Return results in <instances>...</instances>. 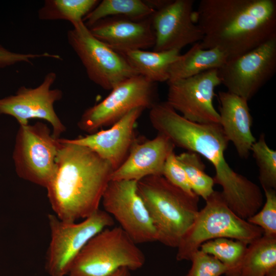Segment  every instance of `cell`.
I'll use <instances>...</instances> for the list:
<instances>
[{
  "label": "cell",
  "instance_id": "cell-1",
  "mask_svg": "<svg viewBox=\"0 0 276 276\" xmlns=\"http://www.w3.org/2000/svg\"><path fill=\"white\" fill-rule=\"evenodd\" d=\"M150 109V123L158 133L175 147L197 153L212 164L215 183L222 187L225 201L236 214L247 220L259 211L263 204L261 190L226 162L224 154L229 141L220 124L190 121L166 102H158Z\"/></svg>",
  "mask_w": 276,
  "mask_h": 276
},
{
  "label": "cell",
  "instance_id": "cell-2",
  "mask_svg": "<svg viewBox=\"0 0 276 276\" xmlns=\"http://www.w3.org/2000/svg\"><path fill=\"white\" fill-rule=\"evenodd\" d=\"M193 18L202 48L218 49L227 60L276 37L275 0H201Z\"/></svg>",
  "mask_w": 276,
  "mask_h": 276
},
{
  "label": "cell",
  "instance_id": "cell-3",
  "mask_svg": "<svg viewBox=\"0 0 276 276\" xmlns=\"http://www.w3.org/2000/svg\"><path fill=\"white\" fill-rule=\"evenodd\" d=\"M53 176L47 187L55 215L65 222L84 219L99 209L114 170L90 149L59 139Z\"/></svg>",
  "mask_w": 276,
  "mask_h": 276
},
{
  "label": "cell",
  "instance_id": "cell-4",
  "mask_svg": "<svg viewBox=\"0 0 276 276\" xmlns=\"http://www.w3.org/2000/svg\"><path fill=\"white\" fill-rule=\"evenodd\" d=\"M137 189L155 228L157 241L177 248L198 214L199 197L186 193L162 175L137 181Z\"/></svg>",
  "mask_w": 276,
  "mask_h": 276
},
{
  "label": "cell",
  "instance_id": "cell-5",
  "mask_svg": "<svg viewBox=\"0 0 276 276\" xmlns=\"http://www.w3.org/2000/svg\"><path fill=\"white\" fill-rule=\"evenodd\" d=\"M191 226L177 247L176 259L190 261L204 242L226 238L249 244L263 235V230L236 214L228 206L221 192L214 191L205 200Z\"/></svg>",
  "mask_w": 276,
  "mask_h": 276
},
{
  "label": "cell",
  "instance_id": "cell-6",
  "mask_svg": "<svg viewBox=\"0 0 276 276\" xmlns=\"http://www.w3.org/2000/svg\"><path fill=\"white\" fill-rule=\"evenodd\" d=\"M119 226L106 228L92 237L75 259L68 276H110L119 269L142 268L143 251Z\"/></svg>",
  "mask_w": 276,
  "mask_h": 276
},
{
  "label": "cell",
  "instance_id": "cell-7",
  "mask_svg": "<svg viewBox=\"0 0 276 276\" xmlns=\"http://www.w3.org/2000/svg\"><path fill=\"white\" fill-rule=\"evenodd\" d=\"M50 241L45 269L49 276H66L76 257L88 241L103 229L112 227L113 218L99 209L80 222H65L55 215L48 216Z\"/></svg>",
  "mask_w": 276,
  "mask_h": 276
},
{
  "label": "cell",
  "instance_id": "cell-8",
  "mask_svg": "<svg viewBox=\"0 0 276 276\" xmlns=\"http://www.w3.org/2000/svg\"><path fill=\"white\" fill-rule=\"evenodd\" d=\"M59 139L42 122L19 125L12 154L17 176L46 189L54 174Z\"/></svg>",
  "mask_w": 276,
  "mask_h": 276
},
{
  "label": "cell",
  "instance_id": "cell-9",
  "mask_svg": "<svg viewBox=\"0 0 276 276\" xmlns=\"http://www.w3.org/2000/svg\"><path fill=\"white\" fill-rule=\"evenodd\" d=\"M100 103L87 108L78 122L79 128L89 134L112 126L131 110L150 109L158 103L156 83L136 75L119 83Z\"/></svg>",
  "mask_w": 276,
  "mask_h": 276
},
{
  "label": "cell",
  "instance_id": "cell-10",
  "mask_svg": "<svg viewBox=\"0 0 276 276\" xmlns=\"http://www.w3.org/2000/svg\"><path fill=\"white\" fill-rule=\"evenodd\" d=\"M67 38L89 79L102 88L111 90L139 75L120 53L95 37L84 22L68 30Z\"/></svg>",
  "mask_w": 276,
  "mask_h": 276
},
{
  "label": "cell",
  "instance_id": "cell-11",
  "mask_svg": "<svg viewBox=\"0 0 276 276\" xmlns=\"http://www.w3.org/2000/svg\"><path fill=\"white\" fill-rule=\"evenodd\" d=\"M227 91L250 100L276 71V37L229 59L217 69Z\"/></svg>",
  "mask_w": 276,
  "mask_h": 276
},
{
  "label": "cell",
  "instance_id": "cell-12",
  "mask_svg": "<svg viewBox=\"0 0 276 276\" xmlns=\"http://www.w3.org/2000/svg\"><path fill=\"white\" fill-rule=\"evenodd\" d=\"M101 201L104 211L135 243L157 241L155 228L137 192V181L110 180Z\"/></svg>",
  "mask_w": 276,
  "mask_h": 276
},
{
  "label": "cell",
  "instance_id": "cell-13",
  "mask_svg": "<svg viewBox=\"0 0 276 276\" xmlns=\"http://www.w3.org/2000/svg\"><path fill=\"white\" fill-rule=\"evenodd\" d=\"M167 83L166 102L183 117L199 123L220 124L219 114L213 104L215 87L221 84L217 69Z\"/></svg>",
  "mask_w": 276,
  "mask_h": 276
},
{
  "label": "cell",
  "instance_id": "cell-14",
  "mask_svg": "<svg viewBox=\"0 0 276 276\" xmlns=\"http://www.w3.org/2000/svg\"><path fill=\"white\" fill-rule=\"evenodd\" d=\"M56 78V74L50 72L38 86H22L14 95L0 99V114L14 118L19 125L29 124V120L32 119L45 120L52 125L53 136L59 139L66 127L54 108V103L63 96L60 89L51 88Z\"/></svg>",
  "mask_w": 276,
  "mask_h": 276
},
{
  "label": "cell",
  "instance_id": "cell-15",
  "mask_svg": "<svg viewBox=\"0 0 276 276\" xmlns=\"http://www.w3.org/2000/svg\"><path fill=\"white\" fill-rule=\"evenodd\" d=\"M193 0H174L151 16L155 35L153 51L180 50L200 42L203 33L193 18Z\"/></svg>",
  "mask_w": 276,
  "mask_h": 276
},
{
  "label": "cell",
  "instance_id": "cell-16",
  "mask_svg": "<svg viewBox=\"0 0 276 276\" xmlns=\"http://www.w3.org/2000/svg\"><path fill=\"white\" fill-rule=\"evenodd\" d=\"M145 109L131 110L106 130L66 139L69 143L86 147L108 162L114 170L127 158L134 141V131L137 119Z\"/></svg>",
  "mask_w": 276,
  "mask_h": 276
},
{
  "label": "cell",
  "instance_id": "cell-17",
  "mask_svg": "<svg viewBox=\"0 0 276 276\" xmlns=\"http://www.w3.org/2000/svg\"><path fill=\"white\" fill-rule=\"evenodd\" d=\"M151 16L140 20L107 17L88 28L95 37L119 53L144 50L153 47L155 43Z\"/></svg>",
  "mask_w": 276,
  "mask_h": 276
},
{
  "label": "cell",
  "instance_id": "cell-18",
  "mask_svg": "<svg viewBox=\"0 0 276 276\" xmlns=\"http://www.w3.org/2000/svg\"><path fill=\"white\" fill-rule=\"evenodd\" d=\"M175 146L164 135L152 140L133 143L122 165L112 172L110 180L139 181L153 175H162L165 162Z\"/></svg>",
  "mask_w": 276,
  "mask_h": 276
},
{
  "label": "cell",
  "instance_id": "cell-19",
  "mask_svg": "<svg viewBox=\"0 0 276 276\" xmlns=\"http://www.w3.org/2000/svg\"><path fill=\"white\" fill-rule=\"evenodd\" d=\"M218 98L220 124L224 134L239 156L247 158L256 141L251 130L252 118L248 101L228 91H219Z\"/></svg>",
  "mask_w": 276,
  "mask_h": 276
},
{
  "label": "cell",
  "instance_id": "cell-20",
  "mask_svg": "<svg viewBox=\"0 0 276 276\" xmlns=\"http://www.w3.org/2000/svg\"><path fill=\"white\" fill-rule=\"evenodd\" d=\"M227 60L226 56L218 49H204L200 42L196 43L170 65L168 81L187 78L210 70L218 69Z\"/></svg>",
  "mask_w": 276,
  "mask_h": 276
},
{
  "label": "cell",
  "instance_id": "cell-21",
  "mask_svg": "<svg viewBox=\"0 0 276 276\" xmlns=\"http://www.w3.org/2000/svg\"><path fill=\"white\" fill-rule=\"evenodd\" d=\"M180 51L177 50L161 52L136 50L120 54L139 75L156 83L168 81L169 67L179 57Z\"/></svg>",
  "mask_w": 276,
  "mask_h": 276
},
{
  "label": "cell",
  "instance_id": "cell-22",
  "mask_svg": "<svg viewBox=\"0 0 276 276\" xmlns=\"http://www.w3.org/2000/svg\"><path fill=\"white\" fill-rule=\"evenodd\" d=\"M276 270V238L265 236L248 245L239 276H267Z\"/></svg>",
  "mask_w": 276,
  "mask_h": 276
},
{
  "label": "cell",
  "instance_id": "cell-23",
  "mask_svg": "<svg viewBox=\"0 0 276 276\" xmlns=\"http://www.w3.org/2000/svg\"><path fill=\"white\" fill-rule=\"evenodd\" d=\"M155 10L141 0H103L83 19L89 27L101 19L111 17L140 20L150 17Z\"/></svg>",
  "mask_w": 276,
  "mask_h": 276
},
{
  "label": "cell",
  "instance_id": "cell-24",
  "mask_svg": "<svg viewBox=\"0 0 276 276\" xmlns=\"http://www.w3.org/2000/svg\"><path fill=\"white\" fill-rule=\"evenodd\" d=\"M97 0H46L38 10L39 19L65 20L74 26L83 22L84 18L98 4Z\"/></svg>",
  "mask_w": 276,
  "mask_h": 276
},
{
  "label": "cell",
  "instance_id": "cell-25",
  "mask_svg": "<svg viewBox=\"0 0 276 276\" xmlns=\"http://www.w3.org/2000/svg\"><path fill=\"white\" fill-rule=\"evenodd\" d=\"M248 244L232 239L217 238L204 242L199 249L215 257L226 267V276H239Z\"/></svg>",
  "mask_w": 276,
  "mask_h": 276
},
{
  "label": "cell",
  "instance_id": "cell-26",
  "mask_svg": "<svg viewBox=\"0 0 276 276\" xmlns=\"http://www.w3.org/2000/svg\"><path fill=\"white\" fill-rule=\"evenodd\" d=\"M176 156L186 172L193 192L205 200L214 191L215 182L213 177L205 173L200 155L187 151Z\"/></svg>",
  "mask_w": 276,
  "mask_h": 276
},
{
  "label": "cell",
  "instance_id": "cell-27",
  "mask_svg": "<svg viewBox=\"0 0 276 276\" xmlns=\"http://www.w3.org/2000/svg\"><path fill=\"white\" fill-rule=\"evenodd\" d=\"M251 151L259 168V180L263 189H276V151L267 145L261 133L252 145Z\"/></svg>",
  "mask_w": 276,
  "mask_h": 276
},
{
  "label": "cell",
  "instance_id": "cell-28",
  "mask_svg": "<svg viewBox=\"0 0 276 276\" xmlns=\"http://www.w3.org/2000/svg\"><path fill=\"white\" fill-rule=\"evenodd\" d=\"M266 201L259 211L246 220L250 223L260 227L263 236L276 238V190L263 189Z\"/></svg>",
  "mask_w": 276,
  "mask_h": 276
},
{
  "label": "cell",
  "instance_id": "cell-29",
  "mask_svg": "<svg viewBox=\"0 0 276 276\" xmlns=\"http://www.w3.org/2000/svg\"><path fill=\"white\" fill-rule=\"evenodd\" d=\"M190 261L191 267L186 276H221L226 271L219 260L200 249L193 255Z\"/></svg>",
  "mask_w": 276,
  "mask_h": 276
},
{
  "label": "cell",
  "instance_id": "cell-30",
  "mask_svg": "<svg viewBox=\"0 0 276 276\" xmlns=\"http://www.w3.org/2000/svg\"><path fill=\"white\" fill-rule=\"evenodd\" d=\"M176 155L174 151L169 155L164 166L162 176L186 193L195 195L196 194L191 189L186 172Z\"/></svg>",
  "mask_w": 276,
  "mask_h": 276
},
{
  "label": "cell",
  "instance_id": "cell-31",
  "mask_svg": "<svg viewBox=\"0 0 276 276\" xmlns=\"http://www.w3.org/2000/svg\"><path fill=\"white\" fill-rule=\"evenodd\" d=\"M39 58H50L61 60V57L57 54H52L48 52L41 54L19 53L12 52L0 45V68L11 66L15 64L26 62L32 63V60Z\"/></svg>",
  "mask_w": 276,
  "mask_h": 276
},
{
  "label": "cell",
  "instance_id": "cell-32",
  "mask_svg": "<svg viewBox=\"0 0 276 276\" xmlns=\"http://www.w3.org/2000/svg\"><path fill=\"white\" fill-rule=\"evenodd\" d=\"M130 271L126 267H122L117 270L110 276H130Z\"/></svg>",
  "mask_w": 276,
  "mask_h": 276
},
{
  "label": "cell",
  "instance_id": "cell-33",
  "mask_svg": "<svg viewBox=\"0 0 276 276\" xmlns=\"http://www.w3.org/2000/svg\"><path fill=\"white\" fill-rule=\"evenodd\" d=\"M267 276H276V270L273 271L271 273H270L269 274H268Z\"/></svg>",
  "mask_w": 276,
  "mask_h": 276
}]
</instances>
